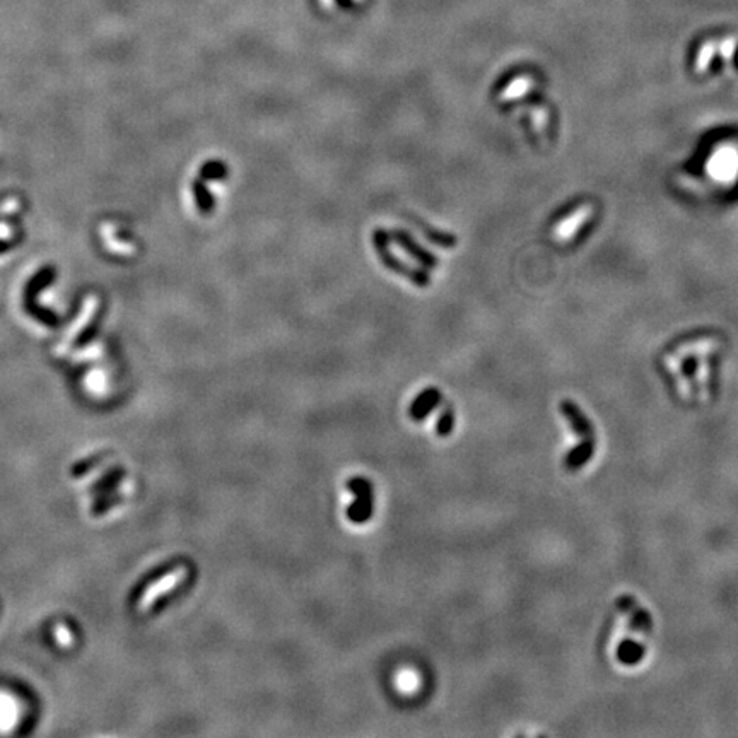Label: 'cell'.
<instances>
[{
	"label": "cell",
	"instance_id": "6da1fadb",
	"mask_svg": "<svg viewBox=\"0 0 738 738\" xmlns=\"http://www.w3.org/2000/svg\"><path fill=\"white\" fill-rule=\"evenodd\" d=\"M653 638V617L634 597L617 601L608 636V656L617 667L634 668L641 665L650 650Z\"/></svg>",
	"mask_w": 738,
	"mask_h": 738
},
{
	"label": "cell",
	"instance_id": "7a4b0ae2",
	"mask_svg": "<svg viewBox=\"0 0 738 738\" xmlns=\"http://www.w3.org/2000/svg\"><path fill=\"white\" fill-rule=\"evenodd\" d=\"M561 414L568 422L571 434V446L564 457V464L569 470H578L592 460L595 453V429L576 403L564 400L561 403Z\"/></svg>",
	"mask_w": 738,
	"mask_h": 738
},
{
	"label": "cell",
	"instance_id": "3957f363",
	"mask_svg": "<svg viewBox=\"0 0 738 738\" xmlns=\"http://www.w3.org/2000/svg\"><path fill=\"white\" fill-rule=\"evenodd\" d=\"M347 489L354 496V503H351V506L347 508V518L357 525L366 523L373 516V504H375L373 484L364 477H351Z\"/></svg>",
	"mask_w": 738,
	"mask_h": 738
},
{
	"label": "cell",
	"instance_id": "277c9868",
	"mask_svg": "<svg viewBox=\"0 0 738 738\" xmlns=\"http://www.w3.org/2000/svg\"><path fill=\"white\" fill-rule=\"evenodd\" d=\"M375 246H376V251H378L380 256H382V262L390 270L397 272V274L400 275H405V277H409L410 281H414L415 284H419V286H426L427 282H429L427 275L410 269V267L403 265V263H400L398 260L390 253V250H388V246H387V232L382 231V229H376L375 231Z\"/></svg>",
	"mask_w": 738,
	"mask_h": 738
},
{
	"label": "cell",
	"instance_id": "5b68a950",
	"mask_svg": "<svg viewBox=\"0 0 738 738\" xmlns=\"http://www.w3.org/2000/svg\"><path fill=\"white\" fill-rule=\"evenodd\" d=\"M593 212H595V209H593L592 204H583L581 207L576 209V211L571 212L564 221L555 224V228H554L555 242L566 243V242H569V239H573L574 236L578 235V231H580V229L585 226L590 219H592Z\"/></svg>",
	"mask_w": 738,
	"mask_h": 738
},
{
	"label": "cell",
	"instance_id": "8992f818",
	"mask_svg": "<svg viewBox=\"0 0 738 738\" xmlns=\"http://www.w3.org/2000/svg\"><path fill=\"white\" fill-rule=\"evenodd\" d=\"M441 391L436 390V388H427V390L421 391V394L417 395V398L412 402L410 405V417L414 419V421H422V419H426L427 415L433 412L434 407H438L441 403Z\"/></svg>",
	"mask_w": 738,
	"mask_h": 738
},
{
	"label": "cell",
	"instance_id": "52a82bcc",
	"mask_svg": "<svg viewBox=\"0 0 738 738\" xmlns=\"http://www.w3.org/2000/svg\"><path fill=\"white\" fill-rule=\"evenodd\" d=\"M720 347H721V344L718 339H713V337H702V339L690 340V342H685V344L678 345V347L675 349L674 354L678 357L713 356Z\"/></svg>",
	"mask_w": 738,
	"mask_h": 738
},
{
	"label": "cell",
	"instance_id": "ba28073f",
	"mask_svg": "<svg viewBox=\"0 0 738 738\" xmlns=\"http://www.w3.org/2000/svg\"><path fill=\"white\" fill-rule=\"evenodd\" d=\"M395 239H397L400 246H402L403 250L407 251V253L414 256V258L417 260V262L424 263L426 267H436L438 265L436 258H434V256L431 255L429 251H426V250H422V248H419V244L415 243L414 239H412L405 231H395Z\"/></svg>",
	"mask_w": 738,
	"mask_h": 738
},
{
	"label": "cell",
	"instance_id": "9c48e42d",
	"mask_svg": "<svg viewBox=\"0 0 738 738\" xmlns=\"http://www.w3.org/2000/svg\"><path fill=\"white\" fill-rule=\"evenodd\" d=\"M531 88H534V79L528 76H520V77H516V79L513 81L506 89H504L503 95H501V99H506V101L518 99V98H522V96H525Z\"/></svg>",
	"mask_w": 738,
	"mask_h": 738
},
{
	"label": "cell",
	"instance_id": "30bf717a",
	"mask_svg": "<svg viewBox=\"0 0 738 738\" xmlns=\"http://www.w3.org/2000/svg\"><path fill=\"white\" fill-rule=\"evenodd\" d=\"M716 52H718V45L713 40H708L706 43H702V46L697 52L696 62H694V71H696L697 74H704L706 71H708V67L711 65V62H713L714 55H716Z\"/></svg>",
	"mask_w": 738,
	"mask_h": 738
},
{
	"label": "cell",
	"instance_id": "8fae6325",
	"mask_svg": "<svg viewBox=\"0 0 738 738\" xmlns=\"http://www.w3.org/2000/svg\"><path fill=\"white\" fill-rule=\"evenodd\" d=\"M453 427H454V410L452 405H448L445 410H443V414L440 415V419H438V422H436L438 436L446 438L448 434H452Z\"/></svg>",
	"mask_w": 738,
	"mask_h": 738
},
{
	"label": "cell",
	"instance_id": "7c38bea8",
	"mask_svg": "<svg viewBox=\"0 0 738 738\" xmlns=\"http://www.w3.org/2000/svg\"><path fill=\"white\" fill-rule=\"evenodd\" d=\"M737 46H738V38L733 36V34H730V36L723 38V40L718 43V53H720V57L723 58L725 62H732V58L737 52Z\"/></svg>",
	"mask_w": 738,
	"mask_h": 738
},
{
	"label": "cell",
	"instance_id": "4fadbf2b",
	"mask_svg": "<svg viewBox=\"0 0 738 738\" xmlns=\"http://www.w3.org/2000/svg\"><path fill=\"white\" fill-rule=\"evenodd\" d=\"M321 4H323L325 7H332L333 6V0H321Z\"/></svg>",
	"mask_w": 738,
	"mask_h": 738
},
{
	"label": "cell",
	"instance_id": "5bb4252c",
	"mask_svg": "<svg viewBox=\"0 0 738 738\" xmlns=\"http://www.w3.org/2000/svg\"><path fill=\"white\" fill-rule=\"evenodd\" d=\"M354 2H363V0H354Z\"/></svg>",
	"mask_w": 738,
	"mask_h": 738
}]
</instances>
